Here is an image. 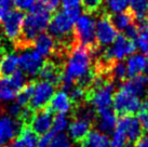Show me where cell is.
<instances>
[{
	"label": "cell",
	"mask_w": 148,
	"mask_h": 147,
	"mask_svg": "<svg viewBox=\"0 0 148 147\" xmlns=\"http://www.w3.org/2000/svg\"><path fill=\"white\" fill-rule=\"evenodd\" d=\"M92 60L93 56L90 47L75 42L69 53L67 54V60L64 64L63 79L61 83L62 90L69 91L75 82L91 69Z\"/></svg>",
	"instance_id": "6da1fadb"
},
{
	"label": "cell",
	"mask_w": 148,
	"mask_h": 147,
	"mask_svg": "<svg viewBox=\"0 0 148 147\" xmlns=\"http://www.w3.org/2000/svg\"><path fill=\"white\" fill-rule=\"evenodd\" d=\"M29 11V14L24 17L21 36L15 41L17 49L26 50L30 48L36 37L48 28L51 20V12L45 8L42 0L35 2Z\"/></svg>",
	"instance_id": "7a4b0ae2"
},
{
	"label": "cell",
	"mask_w": 148,
	"mask_h": 147,
	"mask_svg": "<svg viewBox=\"0 0 148 147\" xmlns=\"http://www.w3.org/2000/svg\"><path fill=\"white\" fill-rule=\"evenodd\" d=\"M80 14H81L80 7L58 11L51 17L48 25L49 34L58 42H65V43L75 42L76 40L73 42L70 41V36L74 32L75 22L80 16Z\"/></svg>",
	"instance_id": "3957f363"
},
{
	"label": "cell",
	"mask_w": 148,
	"mask_h": 147,
	"mask_svg": "<svg viewBox=\"0 0 148 147\" xmlns=\"http://www.w3.org/2000/svg\"><path fill=\"white\" fill-rule=\"evenodd\" d=\"M112 106L117 115L120 116L135 115L140 110V96L133 93L124 84H121L119 90L114 94Z\"/></svg>",
	"instance_id": "277c9868"
},
{
	"label": "cell",
	"mask_w": 148,
	"mask_h": 147,
	"mask_svg": "<svg viewBox=\"0 0 148 147\" xmlns=\"http://www.w3.org/2000/svg\"><path fill=\"white\" fill-rule=\"evenodd\" d=\"M75 40L80 45L93 48L96 43L95 38V21L90 14H83L76 20L74 25Z\"/></svg>",
	"instance_id": "5b68a950"
},
{
	"label": "cell",
	"mask_w": 148,
	"mask_h": 147,
	"mask_svg": "<svg viewBox=\"0 0 148 147\" xmlns=\"http://www.w3.org/2000/svg\"><path fill=\"white\" fill-rule=\"evenodd\" d=\"M26 84V77L22 70H16L10 77L0 76V101H12Z\"/></svg>",
	"instance_id": "8992f818"
},
{
	"label": "cell",
	"mask_w": 148,
	"mask_h": 147,
	"mask_svg": "<svg viewBox=\"0 0 148 147\" xmlns=\"http://www.w3.org/2000/svg\"><path fill=\"white\" fill-rule=\"evenodd\" d=\"M114 94V82H107L99 88L88 91V103L95 110L108 108L112 105Z\"/></svg>",
	"instance_id": "52a82bcc"
},
{
	"label": "cell",
	"mask_w": 148,
	"mask_h": 147,
	"mask_svg": "<svg viewBox=\"0 0 148 147\" xmlns=\"http://www.w3.org/2000/svg\"><path fill=\"white\" fill-rule=\"evenodd\" d=\"M118 37V30L111 23L110 14L103 13L95 21V38L99 45H111Z\"/></svg>",
	"instance_id": "ba28073f"
},
{
	"label": "cell",
	"mask_w": 148,
	"mask_h": 147,
	"mask_svg": "<svg viewBox=\"0 0 148 147\" xmlns=\"http://www.w3.org/2000/svg\"><path fill=\"white\" fill-rule=\"evenodd\" d=\"M54 91H55V87L50 82L45 80L36 82L34 84V92L29 102V107L33 110L45 108L54 94Z\"/></svg>",
	"instance_id": "9c48e42d"
},
{
	"label": "cell",
	"mask_w": 148,
	"mask_h": 147,
	"mask_svg": "<svg viewBox=\"0 0 148 147\" xmlns=\"http://www.w3.org/2000/svg\"><path fill=\"white\" fill-rule=\"evenodd\" d=\"M24 13L20 10H12L8 16L5 17L3 22V35L9 40L15 41L20 38L24 23Z\"/></svg>",
	"instance_id": "30bf717a"
},
{
	"label": "cell",
	"mask_w": 148,
	"mask_h": 147,
	"mask_svg": "<svg viewBox=\"0 0 148 147\" xmlns=\"http://www.w3.org/2000/svg\"><path fill=\"white\" fill-rule=\"evenodd\" d=\"M43 63H45L43 56L38 53L36 50L28 51L26 49L18 56V66L22 68L23 73L30 77L37 76Z\"/></svg>",
	"instance_id": "8fae6325"
},
{
	"label": "cell",
	"mask_w": 148,
	"mask_h": 147,
	"mask_svg": "<svg viewBox=\"0 0 148 147\" xmlns=\"http://www.w3.org/2000/svg\"><path fill=\"white\" fill-rule=\"evenodd\" d=\"M115 129L121 130L127 135L130 143H135L137 139L143 135V128L140 120L134 115L130 116H121V118L117 121Z\"/></svg>",
	"instance_id": "7c38bea8"
},
{
	"label": "cell",
	"mask_w": 148,
	"mask_h": 147,
	"mask_svg": "<svg viewBox=\"0 0 148 147\" xmlns=\"http://www.w3.org/2000/svg\"><path fill=\"white\" fill-rule=\"evenodd\" d=\"M25 124L20 119H14L10 116L0 118V146H3L20 135Z\"/></svg>",
	"instance_id": "4fadbf2b"
},
{
	"label": "cell",
	"mask_w": 148,
	"mask_h": 147,
	"mask_svg": "<svg viewBox=\"0 0 148 147\" xmlns=\"http://www.w3.org/2000/svg\"><path fill=\"white\" fill-rule=\"evenodd\" d=\"M63 71H64V65L56 61H45L42 67L38 73V77L41 80L48 81L52 83L54 87L61 86L63 79Z\"/></svg>",
	"instance_id": "5bb4252c"
},
{
	"label": "cell",
	"mask_w": 148,
	"mask_h": 147,
	"mask_svg": "<svg viewBox=\"0 0 148 147\" xmlns=\"http://www.w3.org/2000/svg\"><path fill=\"white\" fill-rule=\"evenodd\" d=\"M53 123V115L52 111L47 107L35 111L33 118L29 122L28 127L37 135H43L51 131Z\"/></svg>",
	"instance_id": "9a60e30c"
},
{
	"label": "cell",
	"mask_w": 148,
	"mask_h": 147,
	"mask_svg": "<svg viewBox=\"0 0 148 147\" xmlns=\"http://www.w3.org/2000/svg\"><path fill=\"white\" fill-rule=\"evenodd\" d=\"M96 124L99 132H102L104 134H110L114 132L118 117L117 113L114 109H111L110 107L108 108H103V109L96 110Z\"/></svg>",
	"instance_id": "2e32d148"
},
{
	"label": "cell",
	"mask_w": 148,
	"mask_h": 147,
	"mask_svg": "<svg viewBox=\"0 0 148 147\" xmlns=\"http://www.w3.org/2000/svg\"><path fill=\"white\" fill-rule=\"evenodd\" d=\"M91 128L92 121L83 118H75L74 121H71L68 126V135L73 141L81 143L86 139V135L89 134Z\"/></svg>",
	"instance_id": "e0dca14e"
},
{
	"label": "cell",
	"mask_w": 148,
	"mask_h": 147,
	"mask_svg": "<svg viewBox=\"0 0 148 147\" xmlns=\"http://www.w3.org/2000/svg\"><path fill=\"white\" fill-rule=\"evenodd\" d=\"M48 108L52 113H58V114H67L71 110L73 103L70 101L69 95L64 90L54 92L51 100L48 103Z\"/></svg>",
	"instance_id": "ac0fdd59"
},
{
	"label": "cell",
	"mask_w": 148,
	"mask_h": 147,
	"mask_svg": "<svg viewBox=\"0 0 148 147\" xmlns=\"http://www.w3.org/2000/svg\"><path fill=\"white\" fill-rule=\"evenodd\" d=\"M127 78H132L140 74L148 75V60L143 54H132L127 57Z\"/></svg>",
	"instance_id": "d6986e66"
},
{
	"label": "cell",
	"mask_w": 148,
	"mask_h": 147,
	"mask_svg": "<svg viewBox=\"0 0 148 147\" xmlns=\"http://www.w3.org/2000/svg\"><path fill=\"white\" fill-rule=\"evenodd\" d=\"M34 45L36 51L43 57L51 56L55 51L56 41L49 33L42 32L36 37V39L34 41Z\"/></svg>",
	"instance_id": "ffe728a7"
},
{
	"label": "cell",
	"mask_w": 148,
	"mask_h": 147,
	"mask_svg": "<svg viewBox=\"0 0 148 147\" xmlns=\"http://www.w3.org/2000/svg\"><path fill=\"white\" fill-rule=\"evenodd\" d=\"M80 144L81 147H109V139L99 130H91Z\"/></svg>",
	"instance_id": "44dd1931"
},
{
	"label": "cell",
	"mask_w": 148,
	"mask_h": 147,
	"mask_svg": "<svg viewBox=\"0 0 148 147\" xmlns=\"http://www.w3.org/2000/svg\"><path fill=\"white\" fill-rule=\"evenodd\" d=\"M18 67V55L15 53L4 54L0 60V76L10 77Z\"/></svg>",
	"instance_id": "7402d4cb"
},
{
	"label": "cell",
	"mask_w": 148,
	"mask_h": 147,
	"mask_svg": "<svg viewBox=\"0 0 148 147\" xmlns=\"http://www.w3.org/2000/svg\"><path fill=\"white\" fill-rule=\"evenodd\" d=\"M129 7L136 23L148 21V0H130Z\"/></svg>",
	"instance_id": "603a6c76"
},
{
	"label": "cell",
	"mask_w": 148,
	"mask_h": 147,
	"mask_svg": "<svg viewBox=\"0 0 148 147\" xmlns=\"http://www.w3.org/2000/svg\"><path fill=\"white\" fill-rule=\"evenodd\" d=\"M136 25L138 27V35L134 40V43L137 49L148 55V21L136 23Z\"/></svg>",
	"instance_id": "cb8c5ba5"
},
{
	"label": "cell",
	"mask_w": 148,
	"mask_h": 147,
	"mask_svg": "<svg viewBox=\"0 0 148 147\" xmlns=\"http://www.w3.org/2000/svg\"><path fill=\"white\" fill-rule=\"evenodd\" d=\"M110 20L116 29L120 32H123L127 26L134 23V16L130 11H124L121 13H116L115 15H110Z\"/></svg>",
	"instance_id": "d4e9b609"
},
{
	"label": "cell",
	"mask_w": 148,
	"mask_h": 147,
	"mask_svg": "<svg viewBox=\"0 0 148 147\" xmlns=\"http://www.w3.org/2000/svg\"><path fill=\"white\" fill-rule=\"evenodd\" d=\"M20 139L23 141L25 147H37L38 137L28 126H24L20 133Z\"/></svg>",
	"instance_id": "484cf974"
},
{
	"label": "cell",
	"mask_w": 148,
	"mask_h": 147,
	"mask_svg": "<svg viewBox=\"0 0 148 147\" xmlns=\"http://www.w3.org/2000/svg\"><path fill=\"white\" fill-rule=\"evenodd\" d=\"M34 84L33 82H29L27 84H25L23 88L21 89V91L17 93L16 95V102L22 105V106H26L28 105L29 102H30V98L33 96V92H34Z\"/></svg>",
	"instance_id": "4316f807"
},
{
	"label": "cell",
	"mask_w": 148,
	"mask_h": 147,
	"mask_svg": "<svg viewBox=\"0 0 148 147\" xmlns=\"http://www.w3.org/2000/svg\"><path fill=\"white\" fill-rule=\"evenodd\" d=\"M110 76L112 80H119L124 81L127 78V66L122 61L115 62L110 69Z\"/></svg>",
	"instance_id": "83f0119b"
},
{
	"label": "cell",
	"mask_w": 148,
	"mask_h": 147,
	"mask_svg": "<svg viewBox=\"0 0 148 147\" xmlns=\"http://www.w3.org/2000/svg\"><path fill=\"white\" fill-rule=\"evenodd\" d=\"M111 134L112 137L111 141H109V147H131V143L129 142L127 135L121 130L115 129Z\"/></svg>",
	"instance_id": "f1b7e54d"
},
{
	"label": "cell",
	"mask_w": 148,
	"mask_h": 147,
	"mask_svg": "<svg viewBox=\"0 0 148 147\" xmlns=\"http://www.w3.org/2000/svg\"><path fill=\"white\" fill-rule=\"evenodd\" d=\"M67 127H68V119L66 118V116L64 114H58L56 117L53 118L51 132H53L54 134L62 133Z\"/></svg>",
	"instance_id": "f546056e"
},
{
	"label": "cell",
	"mask_w": 148,
	"mask_h": 147,
	"mask_svg": "<svg viewBox=\"0 0 148 147\" xmlns=\"http://www.w3.org/2000/svg\"><path fill=\"white\" fill-rule=\"evenodd\" d=\"M129 1L130 0H107V8L114 14L124 12L129 7Z\"/></svg>",
	"instance_id": "4dcf8cb0"
},
{
	"label": "cell",
	"mask_w": 148,
	"mask_h": 147,
	"mask_svg": "<svg viewBox=\"0 0 148 147\" xmlns=\"http://www.w3.org/2000/svg\"><path fill=\"white\" fill-rule=\"evenodd\" d=\"M48 147H73L68 136L64 133H58L52 137Z\"/></svg>",
	"instance_id": "1f68e13d"
},
{
	"label": "cell",
	"mask_w": 148,
	"mask_h": 147,
	"mask_svg": "<svg viewBox=\"0 0 148 147\" xmlns=\"http://www.w3.org/2000/svg\"><path fill=\"white\" fill-rule=\"evenodd\" d=\"M104 0H81L82 8L86 14L95 13L102 7Z\"/></svg>",
	"instance_id": "d6a6232c"
},
{
	"label": "cell",
	"mask_w": 148,
	"mask_h": 147,
	"mask_svg": "<svg viewBox=\"0 0 148 147\" xmlns=\"http://www.w3.org/2000/svg\"><path fill=\"white\" fill-rule=\"evenodd\" d=\"M14 7L13 0H0V21H3Z\"/></svg>",
	"instance_id": "836d02e7"
},
{
	"label": "cell",
	"mask_w": 148,
	"mask_h": 147,
	"mask_svg": "<svg viewBox=\"0 0 148 147\" xmlns=\"http://www.w3.org/2000/svg\"><path fill=\"white\" fill-rule=\"evenodd\" d=\"M36 2V0H13V4L14 7L20 10V11H26V10H30Z\"/></svg>",
	"instance_id": "e575fe53"
},
{
	"label": "cell",
	"mask_w": 148,
	"mask_h": 147,
	"mask_svg": "<svg viewBox=\"0 0 148 147\" xmlns=\"http://www.w3.org/2000/svg\"><path fill=\"white\" fill-rule=\"evenodd\" d=\"M23 107H24V106L20 105L17 102L11 104V105L9 106V108H8L9 116H10V117H12V118H14V119H17L20 116H21V113H22V110H23Z\"/></svg>",
	"instance_id": "d590c367"
},
{
	"label": "cell",
	"mask_w": 148,
	"mask_h": 147,
	"mask_svg": "<svg viewBox=\"0 0 148 147\" xmlns=\"http://www.w3.org/2000/svg\"><path fill=\"white\" fill-rule=\"evenodd\" d=\"M124 32V36L129 38L130 40H135L137 35H138V27H137V25L136 24H131L130 26H127V28L123 30Z\"/></svg>",
	"instance_id": "8d00e7d4"
},
{
	"label": "cell",
	"mask_w": 148,
	"mask_h": 147,
	"mask_svg": "<svg viewBox=\"0 0 148 147\" xmlns=\"http://www.w3.org/2000/svg\"><path fill=\"white\" fill-rule=\"evenodd\" d=\"M54 133L53 132H48V133H45V134L41 135V137L40 139H38V144H37V147H48L49 146L50 142H51V139L52 137L54 136Z\"/></svg>",
	"instance_id": "74e56055"
},
{
	"label": "cell",
	"mask_w": 148,
	"mask_h": 147,
	"mask_svg": "<svg viewBox=\"0 0 148 147\" xmlns=\"http://www.w3.org/2000/svg\"><path fill=\"white\" fill-rule=\"evenodd\" d=\"M42 1L45 3V8L48 9L51 13L55 12L58 7H60V3H61L60 0H42Z\"/></svg>",
	"instance_id": "f35d334b"
},
{
	"label": "cell",
	"mask_w": 148,
	"mask_h": 147,
	"mask_svg": "<svg viewBox=\"0 0 148 147\" xmlns=\"http://www.w3.org/2000/svg\"><path fill=\"white\" fill-rule=\"evenodd\" d=\"M138 120L142 124V128L148 132V111H140Z\"/></svg>",
	"instance_id": "ab89813d"
},
{
	"label": "cell",
	"mask_w": 148,
	"mask_h": 147,
	"mask_svg": "<svg viewBox=\"0 0 148 147\" xmlns=\"http://www.w3.org/2000/svg\"><path fill=\"white\" fill-rule=\"evenodd\" d=\"M60 1H61V3L63 4L64 9L80 7V2H81V0H60Z\"/></svg>",
	"instance_id": "60d3db41"
},
{
	"label": "cell",
	"mask_w": 148,
	"mask_h": 147,
	"mask_svg": "<svg viewBox=\"0 0 148 147\" xmlns=\"http://www.w3.org/2000/svg\"><path fill=\"white\" fill-rule=\"evenodd\" d=\"M135 147H148V132L147 134L142 135L135 142Z\"/></svg>",
	"instance_id": "b9f144b4"
},
{
	"label": "cell",
	"mask_w": 148,
	"mask_h": 147,
	"mask_svg": "<svg viewBox=\"0 0 148 147\" xmlns=\"http://www.w3.org/2000/svg\"><path fill=\"white\" fill-rule=\"evenodd\" d=\"M5 147H25V145L21 139H12L11 142H9Z\"/></svg>",
	"instance_id": "7bdbcfd3"
},
{
	"label": "cell",
	"mask_w": 148,
	"mask_h": 147,
	"mask_svg": "<svg viewBox=\"0 0 148 147\" xmlns=\"http://www.w3.org/2000/svg\"><path fill=\"white\" fill-rule=\"evenodd\" d=\"M140 111H148V92L145 94L143 101H140Z\"/></svg>",
	"instance_id": "ee69618b"
},
{
	"label": "cell",
	"mask_w": 148,
	"mask_h": 147,
	"mask_svg": "<svg viewBox=\"0 0 148 147\" xmlns=\"http://www.w3.org/2000/svg\"><path fill=\"white\" fill-rule=\"evenodd\" d=\"M2 36H3V30L1 29V27H0V42L2 41ZM1 45V43H0Z\"/></svg>",
	"instance_id": "f6af8a7d"
},
{
	"label": "cell",
	"mask_w": 148,
	"mask_h": 147,
	"mask_svg": "<svg viewBox=\"0 0 148 147\" xmlns=\"http://www.w3.org/2000/svg\"><path fill=\"white\" fill-rule=\"evenodd\" d=\"M2 114V108H1V105H0V115Z\"/></svg>",
	"instance_id": "bcb514c9"
}]
</instances>
